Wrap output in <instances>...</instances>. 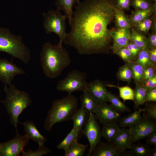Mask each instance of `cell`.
I'll return each instance as SVG.
<instances>
[{
    "instance_id": "cell-7",
    "label": "cell",
    "mask_w": 156,
    "mask_h": 156,
    "mask_svg": "<svg viewBox=\"0 0 156 156\" xmlns=\"http://www.w3.org/2000/svg\"><path fill=\"white\" fill-rule=\"evenodd\" d=\"M85 72L74 70L70 71L64 79L60 81L57 84V89L66 92L68 94L76 91L83 92L86 90L88 83L86 80Z\"/></svg>"
},
{
    "instance_id": "cell-43",
    "label": "cell",
    "mask_w": 156,
    "mask_h": 156,
    "mask_svg": "<svg viewBox=\"0 0 156 156\" xmlns=\"http://www.w3.org/2000/svg\"><path fill=\"white\" fill-rule=\"evenodd\" d=\"M142 84L147 91L156 87V74L152 78L143 82Z\"/></svg>"
},
{
    "instance_id": "cell-12",
    "label": "cell",
    "mask_w": 156,
    "mask_h": 156,
    "mask_svg": "<svg viewBox=\"0 0 156 156\" xmlns=\"http://www.w3.org/2000/svg\"><path fill=\"white\" fill-rule=\"evenodd\" d=\"M24 70L6 59L0 58V81L10 85L17 75L24 74Z\"/></svg>"
},
{
    "instance_id": "cell-39",
    "label": "cell",
    "mask_w": 156,
    "mask_h": 156,
    "mask_svg": "<svg viewBox=\"0 0 156 156\" xmlns=\"http://www.w3.org/2000/svg\"><path fill=\"white\" fill-rule=\"evenodd\" d=\"M115 54L118 56L125 62L132 61L131 53L127 47H123L118 50Z\"/></svg>"
},
{
    "instance_id": "cell-42",
    "label": "cell",
    "mask_w": 156,
    "mask_h": 156,
    "mask_svg": "<svg viewBox=\"0 0 156 156\" xmlns=\"http://www.w3.org/2000/svg\"><path fill=\"white\" fill-rule=\"evenodd\" d=\"M131 0H116V8L124 11L130 10Z\"/></svg>"
},
{
    "instance_id": "cell-20",
    "label": "cell",
    "mask_w": 156,
    "mask_h": 156,
    "mask_svg": "<svg viewBox=\"0 0 156 156\" xmlns=\"http://www.w3.org/2000/svg\"><path fill=\"white\" fill-rule=\"evenodd\" d=\"M89 112L82 107L77 110L71 120L73 123V127L80 131L85 125L89 116Z\"/></svg>"
},
{
    "instance_id": "cell-38",
    "label": "cell",
    "mask_w": 156,
    "mask_h": 156,
    "mask_svg": "<svg viewBox=\"0 0 156 156\" xmlns=\"http://www.w3.org/2000/svg\"><path fill=\"white\" fill-rule=\"evenodd\" d=\"M52 151L44 145L39 146V148L36 150L33 151L29 150L25 152L23 151L22 152V156H41L47 154Z\"/></svg>"
},
{
    "instance_id": "cell-36",
    "label": "cell",
    "mask_w": 156,
    "mask_h": 156,
    "mask_svg": "<svg viewBox=\"0 0 156 156\" xmlns=\"http://www.w3.org/2000/svg\"><path fill=\"white\" fill-rule=\"evenodd\" d=\"M142 115L147 118L156 119V104L155 103L145 102Z\"/></svg>"
},
{
    "instance_id": "cell-27",
    "label": "cell",
    "mask_w": 156,
    "mask_h": 156,
    "mask_svg": "<svg viewBox=\"0 0 156 156\" xmlns=\"http://www.w3.org/2000/svg\"><path fill=\"white\" fill-rule=\"evenodd\" d=\"M109 102L110 104L120 113L124 112H131L130 109L122 102L116 95L107 90Z\"/></svg>"
},
{
    "instance_id": "cell-24",
    "label": "cell",
    "mask_w": 156,
    "mask_h": 156,
    "mask_svg": "<svg viewBox=\"0 0 156 156\" xmlns=\"http://www.w3.org/2000/svg\"><path fill=\"white\" fill-rule=\"evenodd\" d=\"M149 145L146 144L138 143L132 144L130 151H125V156H148L150 150Z\"/></svg>"
},
{
    "instance_id": "cell-32",
    "label": "cell",
    "mask_w": 156,
    "mask_h": 156,
    "mask_svg": "<svg viewBox=\"0 0 156 156\" xmlns=\"http://www.w3.org/2000/svg\"><path fill=\"white\" fill-rule=\"evenodd\" d=\"M132 70L133 79L136 84H142L144 72V68L136 61H132L129 63Z\"/></svg>"
},
{
    "instance_id": "cell-13",
    "label": "cell",
    "mask_w": 156,
    "mask_h": 156,
    "mask_svg": "<svg viewBox=\"0 0 156 156\" xmlns=\"http://www.w3.org/2000/svg\"><path fill=\"white\" fill-rule=\"evenodd\" d=\"M106 84L104 81L98 79L88 83L87 90L99 104L109 102Z\"/></svg>"
},
{
    "instance_id": "cell-41",
    "label": "cell",
    "mask_w": 156,
    "mask_h": 156,
    "mask_svg": "<svg viewBox=\"0 0 156 156\" xmlns=\"http://www.w3.org/2000/svg\"><path fill=\"white\" fill-rule=\"evenodd\" d=\"M156 68L152 65L145 68L142 83L153 77L156 74Z\"/></svg>"
},
{
    "instance_id": "cell-21",
    "label": "cell",
    "mask_w": 156,
    "mask_h": 156,
    "mask_svg": "<svg viewBox=\"0 0 156 156\" xmlns=\"http://www.w3.org/2000/svg\"><path fill=\"white\" fill-rule=\"evenodd\" d=\"M134 112L121 118L118 122L120 127H131L135 125L140 119L141 113L144 111V108H138Z\"/></svg>"
},
{
    "instance_id": "cell-14",
    "label": "cell",
    "mask_w": 156,
    "mask_h": 156,
    "mask_svg": "<svg viewBox=\"0 0 156 156\" xmlns=\"http://www.w3.org/2000/svg\"><path fill=\"white\" fill-rule=\"evenodd\" d=\"M130 34V28L115 29L113 31L112 37L113 41L111 49L113 53L121 47H127Z\"/></svg>"
},
{
    "instance_id": "cell-50",
    "label": "cell",
    "mask_w": 156,
    "mask_h": 156,
    "mask_svg": "<svg viewBox=\"0 0 156 156\" xmlns=\"http://www.w3.org/2000/svg\"><path fill=\"white\" fill-rule=\"evenodd\" d=\"M152 10L153 15L156 17V0L153 2Z\"/></svg>"
},
{
    "instance_id": "cell-48",
    "label": "cell",
    "mask_w": 156,
    "mask_h": 156,
    "mask_svg": "<svg viewBox=\"0 0 156 156\" xmlns=\"http://www.w3.org/2000/svg\"><path fill=\"white\" fill-rule=\"evenodd\" d=\"M151 29L152 33H156V17L154 15Z\"/></svg>"
},
{
    "instance_id": "cell-8",
    "label": "cell",
    "mask_w": 156,
    "mask_h": 156,
    "mask_svg": "<svg viewBox=\"0 0 156 156\" xmlns=\"http://www.w3.org/2000/svg\"><path fill=\"white\" fill-rule=\"evenodd\" d=\"M83 132L90 144L87 156H91L94 150L100 141L102 137L101 130L94 114L89 112L88 118L85 125Z\"/></svg>"
},
{
    "instance_id": "cell-37",
    "label": "cell",
    "mask_w": 156,
    "mask_h": 156,
    "mask_svg": "<svg viewBox=\"0 0 156 156\" xmlns=\"http://www.w3.org/2000/svg\"><path fill=\"white\" fill-rule=\"evenodd\" d=\"M153 3L147 0H131V6L135 10H147L152 9Z\"/></svg>"
},
{
    "instance_id": "cell-34",
    "label": "cell",
    "mask_w": 156,
    "mask_h": 156,
    "mask_svg": "<svg viewBox=\"0 0 156 156\" xmlns=\"http://www.w3.org/2000/svg\"><path fill=\"white\" fill-rule=\"evenodd\" d=\"M106 86L115 87L119 90V96L125 101L130 100L134 101V92L133 90L128 86L120 87L114 85L107 84Z\"/></svg>"
},
{
    "instance_id": "cell-30",
    "label": "cell",
    "mask_w": 156,
    "mask_h": 156,
    "mask_svg": "<svg viewBox=\"0 0 156 156\" xmlns=\"http://www.w3.org/2000/svg\"><path fill=\"white\" fill-rule=\"evenodd\" d=\"M133 90L135 107L138 108L140 105L145 103V96L147 91L142 84H136Z\"/></svg>"
},
{
    "instance_id": "cell-2",
    "label": "cell",
    "mask_w": 156,
    "mask_h": 156,
    "mask_svg": "<svg viewBox=\"0 0 156 156\" xmlns=\"http://www.w3.org/2000/svg\"><path fill=\"white\" fill-rule=\"evenodd\" d=\"M40 61L44 73L51 79L59 76L71 62L69 53L62 45H54L49 42L42 46Z\"/></svg>"
},
{
    "instance_id": "cell-51",
    "label": "cell",
    "mask_w": 156,
    "mask_h": 156,
    "mask_svg": "<svg viewBox=\"0 0 156 156\" xmlns=\"http://www.w3.org/2000/svg\"><path fill=\"white\" fill-rule=\"evenodd\" d=\"M147 0L150 1H151V2H154V1H155L156 0Z\"/></svg>"
},
{
    "instance_id": "cell-16",
    "label": "cell",
    "mask_w": 156,
    "mask_h": 156,
    "mask_svg": "<svg viewBox=\"0 0 156 156\" xmlns=\"http://www.w3.org/2000/svg\"><path fill=\"white\" fill-rule=\"evenodd\" d=\"M122 153L130 148L132 142L129 129L122 127L112 142Z\"/></svg>"
},
{
    "instance_id": "cell-11",
    "label": "cell",
    "mask_w": 156,
    "mask_h": 156,
    "mask_svg": "<svg viewBox=\"0 0 156 156\" xmlns=\"http://www.w3.org/2000/svg\"><path fill=\"white\" fill-rule=\"evenodd\" d=\"M120 114L111 104L106 103L99 104L94 113L97 120L103 125L112 122H118L121 118Z\"/></svg>"
},
{
    "instance_id": "cell-5",
    "label": "cell",
    "mask_w": 156,
    "mask_h": 156,
    "mask_svg": "<svg viewBox=\"0 0 156 156\" xmlns=\"http://www.w3.org/2000/svg\"><path fill=\"white\" fill-rule=\"evenodd\" d=\"M0 51L18 58L25 64L28 63L30 59V51L23 42L22 37L13 34L8 29L1 27Z\"/></svg>"
},
{
    "instance_id": "cell-9",
    "label": "cell",
    "mask_w": 156,
    "mask_h": 156,
    "mask_svg": "<svg viewBox=\"0 0 156 156\" xmlns=\"http://www.w3.org/2000/svg\"><path fill=\"white\" fill-rule=\"evenodd\" d=\"M129 130L132 143L146 138L151 133L156 131V124L151 119L142 115L139 120Z\"/></svg>"
},
{
    "instance_id": "cell-26",
    "label": "cell",
    "mask_w": 156,
    "mask_h": 156,
    "mask_svg": "<svg viewBox=\"0 0 156 156\" xmlns=\"http://www.w3.org/2000/svg\"><path fill=\"white\" fill-rule=\"evenodd\" d=\"M88 144H84L76 141L65 151V156H82L88 147Z\"/></svg>"
},
{
    "instance_id": "cell-23",
    "label": "cell",
    "mask_w": 156,
    "mask_h": 156,
    "mask_svg": "<svg viewBox=\"0 0 156 156\" xmlns=\"http://www.w3.org/2000/svg\"><path fill=\"white\" fill-rule=\"evenodd\" d=\"M114 16L115 25L117 29L130 28L129 18L125 14L124 11L115 7Z\"/></svg>"
},
{
    "instance_id": "cell-3",
    "label": "cell",
    "mask_w": 156,
    "mask_h": 156,
    "mask_svg": "<svg viewBox=\"0 0 156 156\" xmlns=\"http://www.w3.org/2000/svg\"><path fill=\"white\" fill-rule=\"evenodd\" d=\"M78 105L77 98L71 94L53 101L45 120V130L50 132L56 123L71 120L77 109Z\"/></svg>"
},
{
    "instance_id": "cell-4",
    "label": "cell",
    "mask_w": 156,
    "mask_h": 156,
    "mask_svg": "<svg viewBox=\"0 0 156 156\" xmlns=\"http://www.w3.org/2000/svg\"><path fill=\"white\" fill-rule=\"evenodd\" d=\"M8 87L6 85L3 88L6 94V98L1 102L5 107L10 116L11 124L17 128L18 118L23 111L31 104V100L27 92L16 88L14 84H11Z\"/></svg>"
},
{
    "instance_id": "cell-17",
    "label": "cell",
    "mask_w": 156,
    "mask_h": 156,
    "mask_svg": "<svg viewBox=\"0 0 156 156\" xmlns=\"http://www.w3.org/2000/svg\"><path fill=\"white\" fill-rule=\"evenodd\" d=\"M20 123L23 125L25 134L27 136L29 139H31L34 142H37L39 146L44 145L47 140L40 133L33 122L28 121Z\"/></svg>"
},
{
    "instance_id": "cell-35",
    "label": "cell",
    "mask_w": 156,
    "mask_h": 156,
    "mask_svg": "<svg viewBox=\"0 0 156 156\" xmlns=\"http://www.w3.org/2000/svg\"><path fill=\"white\" fill-rule=\"evenodd\" d=\"M149 50L148 47L141 50L136 61L144 68L149 66L152 65L150 58Z\"/></svg>"
},
{
    "instance_id": "cell-49",
    "label": "cell",
    "mask_w": 156,
    "mask_h": 156,
    "mask_svg": "<svg viewBox=\"0 0 156 156\" xmlns=\"http://www.w3.org/2000/svg\"><path fill=\"white\" fill-rule=\"evenodd\" d=\"M156 156V146H154V147L150 148L148 156Z\"/></svg>"
},
{
    "instance_id": "cell-29",
    "label": "cell",
    "mask_w": 156,
    "mask_h": 156,
    "mask_svg": "<svg viewBox=\"0 0 156 156\" xmlns=\"http://www.w3.org/2000/svg\"><path fill=\"white\" fill-rule=\"evenodd\" d=\"M129 40L141 50L148 47L147 38L145 35L138 32L132 27L131 28Z\"/></svg>"
},
{
    "instance_id": "cell-18",
    "label": "cell",
    "mask_w": 156,
    "mask_h": 156,
    "mask_svg": "<svg viewBox=\"0 0 156 156\" xmlns=\"http://www.w3.org/2000/svg\"><path fill=\"white\" fill-rule=\"evenodd\" d=\"M80 1V0H57L56 1V9L64 12V14L68 20L69 24L72 17L73 6Z\"/></svg>"
},
{
    "instance_id": "cell-19",
    "label": "cell",
    "mask_w": 156,
    "mask_h": 156,
    "mask_svg": "<svg viewBox=\"0 0 156 156\" xmlns=\"http://www.w3.org/2000/svg\"><path fill=\"white\" fill-rule=\"evenodd\" d=\"M117 122H112L103 125L101 130V135L108 142H112L120 130Z\"/></svg>"
},
{
    "instance_id": "cell-33",
    "label": "cell",
    "mask_w": 156,
    "mask_h": 156,
    "mask_svg": "<svg viewBox=\"0 0 156 156\" xmlns=\"http://www.w3.org/2000/svg\"><path fill=\"white\" fill-rule=\"evenodd\" d=\"M153 15L144 20L138 22L131 26L138 32L145 34L151 29L153 20Z\"/></svg>"
},
{
    "instance_id": "cell-45",
    "label": "cell",
    "mask_w": 156,
    "mask_h": 156,
    "mask_svg": "<svg viewBox=\"0 0 156 156\" xmlns=\"http://www.w3.org/2000/svg\"><path fill=\"white\" fill-rule=\"evenodd\" d=\"M147 45L150 49L156 48V33H151L147 38Z\"/></svg>"
},
{
    "instance_id": "cell-15",
    "label": "cell",
    "mask_w": 156,
    "mask_h": 156,
    "mask_svg": "<svg viewBox=\"0 0 156 156\" xmlns=\"http://www.w3.org/2000/svg\"><path fill=\"white\" fill-rule=\"evenodd\" d=\"M122 152L112 142H100L94 150L91 156H119Z\"/></svg>"
},
{
    "instance_id": "cell-40",
    "label": "cell",
    "mask_w": 156,
    "mask_h": 156,
    "mask_svg": "<svg viewBox=\"0 0 156 156\" xmlns=\"http://www.w3.org/2000/svg\"><path fill=\"white\" fill-rule=\"evenodd\" d=\"M127 47L131 53L132 61H136L141 49L130 40Z\"/></svg>"
},
{
    "instance_id": "cell-31",
    "label": "cell",
    "mask_w": 156,
    "mask_h": 156,
    "mask_svg": "<svg viewBox=\"0 0 156 156\" xmlns=\"http://www.w3.org/2000/svg\"><path fill=\"white\" fill-rule=\"evenodd\" d=\"M116 75L119 80L127 82L129 84L133 79V76L129 63L125 62L124 65L119 68Z\"/></svg>"
},
{
    "instance_id": "cell-47",
    "label": "cell",
    "mask_w": 156,
    "mask_h": 156,
    "mask_svg": "<svg viewBox=\"0 0 156 156\" xmlns=\"http://www.w3.org/2000/svg\"><path fill=\"white\" fill-rule=\"evenodd\" d=\"M149 53L151 64L156 68V48L150 49Z\"/></svg>"
},
{
    "instance_id": "cell-1",
    "label": "cell",
    "mask_w": 156,
    "mask_h": 156,
    "mask_svg": "<svg viewBox=\"0 0 156 156\" xmlns=\"http://www.w3.org/2000/svg\"><path fill=\"white\" fill-rule=\"evenodd\" d=\"M76 4L66 44L81 55L108 53L115 29L108 26L114 18L116 0H84Z\"/></svg>"
},
{
    "instance_id": "cell-44",
    "label": "cell",
    "mask_w": 156,
    "mask_h": 156,
    "mask_svg": "<svg viewBox=\"0 0 156 156\" xmlns=\"http://www.w3.org/2000/svg\"><path fill=\"white\" fill-rule=\"evenodd\" d=\"M145 102H156V87L148 91L146 94Z\"/></svg>"
},
{
    "instance_id": "cell-52",
    "label": "cell",
    "mask_w": 156,
    "mask_h": 156,
    "mask_svg": "<svg viewBox=\"0 0 156 156\" xmlns=\"http://www.w3.org/2000/svg\"><path fill=\"white\" fill-rule=\"evenodd\" d=\"M0 102H2V101H0Z\"/></svg>"
},
{
    "instance_id": "cell-46",
    "label": "cell",
    "mask_w": 156,
    "mask_h": 156,
    "mask_svg": "<svg viewBox=\"0 0 156 156\" xmlns=\"http://www.w3.org/2000/svg\"><path fill=\"white\" fill-rule=\"evenodd\" d=\"M146 143L149 145L156 146V131L149 134L147 137Z\"/></svg>"
},
{
    "instance_id": "cell-28",
    "label": "cell",
    "mask_w": 156,
    "mask_h": 156,
    "mask_svg": "<svg viewBox=\"0 0 156 156\" xmlns=\"http://www.w3.org/2000/svg\"><path fill=\"white\" fill-rule=\"evenodd\" d=\"M80 131L73 127L65 138L57 146V148L65 151L73 143L77 141Z\"/></svg>"
},
{
    "instance_id": "cell-6",
    "label": "cell",
    "mask_w": 156,
    "mask_h": 156,
    "mask_svg": "<svg viewBox=\"0 0 156 156\" xmlns=\"http://www.w3.org/2000/svg\"><path fill=\"white\" fill-rule=\"evenodd\" d=\"M42 14L44 17L43 25L46 33L56 34L59 38V45H62L63 42L66 44L67 34L66 31V16L57 9L42 13Z\"/></svg>"
},
{
    "instance_id": "cell-25",
    "label": "cell",
    "mask_w": 156,
    "mask_h": 156,
    "mask_svg": "<svg viewBox=\"0 0 156 156\" xmlns=\"http://www.w3.org/2000/svg\"><path fill=\"white\" fill-rule=\"evenodd\" d=\"M153 15L152 9L144 10H135L132 11L129 17L131 26Z\"/></svg>"
},
{
    "instance_id": "cell-10",
    "label": "cell",
    "mask_w": 156,
    "mask_h": 156,
    "mask_svg": "<svg viewBox=\"0 0 156 156\" xmlns=\"http://www.w3.org/2000/svg\"><path fill=\"white\" fill-rule=\"evenodd\" d=\"M29 139L26 135H22L16 133V136L12 139L0 143V156L19 155L27 144Z\"/></svg>"
},
{
    "instance_id": "cell-22",
    "label": "cell",
    "mask_w": 156,
    "mask_h": 156,
    "mask_svg": "<svg viewBox=\"0 0 156 156\" xmlns=\"http://www.w3.org/2000/svg\"><path fill=\"white\" fill-rule=\"evenodd\" d=\"M80 97L81 107L89 112L94 114L99 104L95 100L86 89L83 91Z\"/></svg>"
}]
</instances>
